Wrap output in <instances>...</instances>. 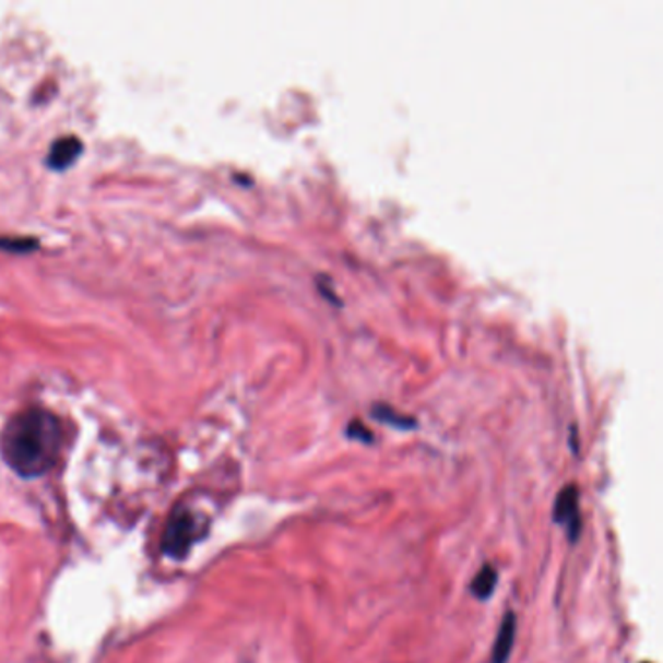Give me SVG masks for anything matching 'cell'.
Masks as SVG:
<instances>
[{"mask_svg": "<svg viewBox=\"0 0 663 663\" xmlns=\"http://www.w3.org/2000/svg\"><path fill=\"white\" fill-rule=\"evenodd\" d=\"M82 149H84L82 141L76 137H61L54 142L49 156H47V164L57 171L71 168L82 154Z\"/></svg>", "mask_w": 663, "mask_h": 663, "instance_id": "4", "label": "cell"}, {"mask_svg": "<svg viewBox=\"0 0 663 663\" xmlns=\"http://www.w3.org/2000/svg\"><path fill=\"white\" fill-rule=\"evenodd\" d=\"M348 436L351 438H358V440H363V442H371V433L363 425V423H358V421H354L348 425Z\"/></svg>", "mask_w": 663, "mask_h": 663, "instance_id": "9", "label": "cell"}, {"mask_svg": "<svg viewBox=\"0 0 663 663\" xmlns=\"http://www.w3.org/2000/svg\"><path fill=\"white\" fill-rule=\"evenodd\" d=\"M36 239L0 238V249H2V251H14V253H24V251H36Z\"/></svg>", "mask_w": 663, "mask_h": 663, "instance_id": "8", "label": "cell"}, {"mask_svg": "<svg viewBox=\"0 0 663 663\" xmlns=\"http://www.w3.org/2000/svg\"><path fill=\"white\" fill-rule=\"evenodd\" d=\"M374 416L381 421V423H390V425L399 426V428H411V426H415V418H411V416L399 415L398 411H393V409L388 407V405H376L374 407Z\"/></svg>", "mask_w": 663, "mask_h": 663, "instance_id": "7", "label": "cell"}, {"mask_svg": "<svg viewBox=\"0 0 663 663\" xmlns=\"http://www.w3.org/2000/svg\"><path fill=\"white\" fill-rule=\"evenodd\" d=\"M553 518L555 522L565 525L568 540H578V535L582 533V516H580V495L575 485H568L558 493Z\"/></svg>", "mask_w": 663, "mask_h": 663, "instance_id": "3", "label": "cell"}, {"mask_svg": "<svg viewBox=\"0 0 663 663\" xmlns=\"http://www.w3.org/2000/svg\"><path fill=\"white\" fill-rule=\"evenodd\" d=\"M496 582H498V575H496L495 566H483V570L471 582V593L478 600H488L495 592Z\"/></svg>", "mask_w": 663, "mask_h": 663, "instance_id": "6", "label": "cell"}, {"mask_svg": "<svg viewBox=\"0 0 663 663\" xmlns=\"http://www.w3.org/2000/svg\"><path fill=\"white\" fill-rule=\"evenodd\" d=\"M513 640H516V617H513V613H506L500 630L496 635L493 663H506L510 660Z\"/></svg>", "mask_w": 663, "mask_h": 663, "instance_id": "5", "label": "cell"}, {"mask_svg": "<svg viewBox=\"0 0 663 663\" xmlns=\"http://www.w3.org/2000/svg\"><path fill=\"white\" fill-rule=\"evenodd\" d=\"M61 450V423L45 409H26L12 416L0 436L2 460L20 477H42L54 469Z\"/></svg>", "mask_w": 663, "mask_h": 663, "instance_id": "1", "label": "cell"}, {"mask_svg": "<svg viewBox=\"0 0 663 663\" xmlns=\"http://www.w3.org/2000/svg\"><path fill=\"white\" fill-rule=\"evenodd\" d=\"M203 522V518L197 516L193 510H189L186 506H177L169 516L168 525L164 531L162 550L176 560L186 558L191 547L204 535Z\"/></svg>", "mask_w": 663, "mask_h": 663, "instance_id": "2", "label": "cell"}]
</instances>
